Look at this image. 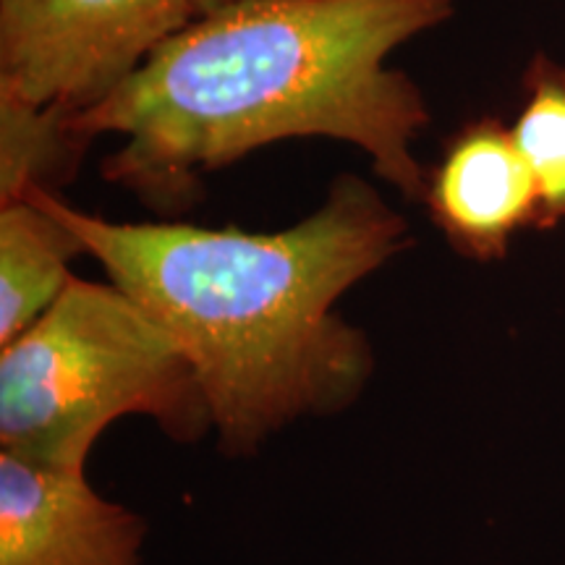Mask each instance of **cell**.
<instances>
[{"instance_id": "cell-7", "label": "cell", "mask_w": 565, "mask_h": 565, "mask_svg": "<svg viewBox=\"0 0 565 565\" xmlns=\"http://www.w3.org/2000/svg\"><path fill=\"white\" fill-rule=\"evenodd\" d=\"M79 254V236L32 196L0 204V349L61 299Z\"/></svg>"}, {"instance_id": "cell-6", "label": "cell", "mask_w": 565, "mask_h": 565, "mask_svg": "<svg viewBox=\"0 0 565 565\" xmlns=\"http://www.w3.org/2000/svg\"><path fill=\"white\" fill-rule=\"evenodd\" d=\"M429 215L466 257L500 259L513 233L536 228V189L511 129L484 118L458 134L427 181Z\"/></svg>"}, {"instance_id": "cell-5", "label": "cell", "mask_w": 565, "mask_h": 565, "mask_svg": "<svg viewBox=\"0 0 565 565\" xmlns=\"http://www.w3.org/2000/svg\"><path fill=\"white\" fill-rule=\"evenodd\" d=\"M147 521L103 498L84 469L0 454V565H145Z\"/></svg>"}, {"instance_id": "cell-8", "label": "cell", "mask_w": 565, "mask_h": 565, "mask_svg": "<svg viewBox=\"0 0 565 565\" xmlns=\"http://www.w3.org/2000/svg\"><path fill=\"white\" fill-rule=\"evenodd\" d=\"M526 105L511 129L536 189V228L565 221V68L540 55L526 74Z\"/></svg>"}, {"instance_id": "cell-10", "label": "cell", "mask_w": 565, "mask_h": 565, "mask_svg": "<svg viewBox=\"0 0 565 565\" xmlns=\"http://www.w3.org/2000/svg\"><path fill=\"white\" fill-rule=\"evenodd\" d=\"M242 3H252V0H194L196 17H210V13L233 9V6H242Z\"/></svg>"}, {"instance_id": "cell-2", "label": "cell", "mask_w": 565, "mask_h": 565, "mask_svg": "<svg viewBox=\"0 0 565 565\" xmlns=\"http://www.w3.org/2000/svg\"><path fill=\"white\" fill-rule=\"evenodd\" d=\"M456 0H252L194 19L108 100L68 118L79 139L121 134L113 183L183 200L204 171L294 137H330L370 154L406 200L429 175L414 141L429 110L387 58L450 19Z\"/></svg>"}, {"instance_id": "cell-3", "label": "cell", "mask_w": 565, "mask_h": 565, "mask_svg": "<svg viewBox=\"0 0 565 565\" xmlns=\"http://www.w3.org/2000/svg\"><path fill=\"white\" fill-rule=\"evenodd\" d=\"M147 416L168 440L212 433L210 404L181 345L113 282L71 278L61 299L0 349V454L87 469L110 424Z\"/></svg>"}, {"instance_id": "cell-1", "label": "cell", "mask_w": 565, "mask_h": 565, "mask_svg": "<svg viewBox=\"0 0 565 565\" xmlns=\"http://www.w3.org/2000/svg\"><path fill=\"white\" fill-rule=\"evenodd\" d=\"M30 196L181 345L225 456H257L273 435L341 414L370 387V338L335 303L406 252L412 233L366 181L343 175L312 215L275 233L113 223L45 189Z\"/></svg>"}, {"instance_id": "cell-9", "label": "cell", "mask_w": 565, "mask_h": 565, "mask_svg": "<svg viewBox=\"0 0 565 565\" xmlns=\"http://www.w3.org/2000/svg\"><path fill=\"white\" fill-rule=\"evenodd\" d=\"M84 141L68 129V116L34 108L0 92V204L26 200L61 171L66 152Z\"/></svg>"}, {"instance_id": "cell-4", "label": "cell", "mask_w": 565, "mask_h": 565, "mask_svg": "<svg viewBox=\"0 0 565 565\" xmlns=\"http://www.w3.org/2000/svg\"><path fill=\"white\" fill-rule=\"evenodd\" d=\"M194 19V0H0V92L74 118Z\"/></svg>"}]
</instances>
